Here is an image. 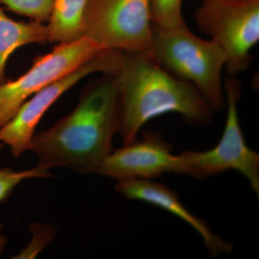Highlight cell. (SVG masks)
<instances>
[{
	"label": "cell",
	"instance_id": "cell-9",
	"mask_svg": "<svg viewBox=\"0 0 259 259\" xmlns=\"http://www.w3.org/2000/svg\"><path fill=\"white\" fill-rule=\"evenodd\" d=\"M157 131H144L142 138L112 151L97 175L115 180H154L163 174H183L180 155Z\"/></svg>",
	"mask_w": 259,
	"mask_h": 259
},
{
	"label": "cell",
	"instance_id": "cell-14",
	"mask_svg": "<svg viewBox=\"0 0 259 259\" xmlns=\"http://www.w3.org/2000/svg\"><path fill=\"white\" fill-rule=\"evenodd\" d=\"M53 177L49 170L37 165L31 169L15 171L10 167L0 168V203L6 202L13 190L23 181L34 178Z\"/></svg>",
	"mask_w": 259,
	"mask_h": 259
},
{
	"label": "cell",
	"instance_id": "cell-8",
	"mask_svg": "<svg viewBox=\"0 0 259 259\" xmlns=\"http://www.w3.org/2000/svg\"><path fill=\"white\" fill-rule=\"evenodd\" d=\"M104 51L87 37L69 44H58L49 54L35 58L31 68L18 79L1 83L0 129L34 94Z\"/></svg>",
	"mask_w": 259,
	"mask_h": 259
},
{
	"label": "cell",
	"instance_id": "cell-16",
	"mask_svg": "<svg viewBox=\"0 0 259 259\" xmlns=\"http://www.w3.org/2000/svg\"><path fill=\"white\" fill-rule=\"evenodd\" d=\"M32 239L30 244L13 258H34L47 245L50 244L56 235V229L49 224L33 223L30 225Z\"/></svg>",
	"mask_w": 259,
	"mask_h": 259
},
{
	"label": "cell",
	"instance_id": "cell-4",
	"mask_svg": "<svg viewBox=\"0 0 259 259\" xmlns=\"http://www.w3.org/2000/svg\"><path fill=\"white\" fill-rule=\"evenodd\" d=\"M151 0H88L83 36L103 50L152 56Z\"/></svg>",
	"mask_w": 259,
	"mask_h": 259
},
{
	"label": "cell",
	"instance_id": "cell-11",
	"mask_svg": "<svg viewBox=\"0 0 259 259\" xmlns=\"http://www.w3.org/2000/svg\"><path fill=\"white\" fill-rule=\"evenodd\" d=\"M49 42L47 25L39 22L15 21L0 8V84L6 81L5 67L17 49L32 44Z\"/></svg>",
	"mask_w": 259,
	"mask_h": 259
},
{
	"label": "cell",
	"instance_id": "cell-17",
	"mask_svg": "<svg viewBox=\"0 0 259 259\" xmlns=\"http://www.w3.org/2000/svg\"><path fill=\"white\" fill-rule=\"evenodd\" d=\"M3 229V224L0 223V255L3 254L4 253L7 243H8V238L2 233Z\"/></svg>",
	"mask_w": 259,
	"mask_h": 259
},
{
	"label": "cell",
	"instance_id": "cell-7",
	"mask_svg": "<svg viewBox=\"0 0 259 259\" xmlns=\"http://www.w3.org/2000/svg\"><path fill=\"white\" fill-rule=\"evenodd\" d=\"M122 63V52L104 51L71 72L44 87L19 109L0 129V143L8 145L13 157L30 150L35 130L46 112L64 93L90 75L117 74Z\"/></svg>",
	"mask_w": 259,
	"mask_h": 259
},
{
	"label": "cell",
	"instance_id": "cell-10",
	"mask_svg": "<svg viewBox=\"0 0 259 259\" xmlns=\"http://www.w3.org/2000/svg\"><path fill=\"white\" fill-rule=\"evenodd\" d=\"M115 190L125 198L146 202L180 218L199 234L210 256L233 252L234 245L213 233L208 225L192 214L181 202L178 194L166 185L153 180L131 179L118 180Z\"/></svg>",
	"mask_w": 259,
	"mask_h": 259
},
{
	"label": "cell",
	"instance_id": "cell-15",
	"mask_svg": "<svg viewBox=\"0 0 259 259\" xmlns=\"http://www.w3.org/2000/svg\"><path fill=\"white\" fill-rule=\"evenodd\" d=\"M0 5L16 14L44 23L50 18L53 0H0Z\"/></svg>",
	"mask_w": 259,
	"mask_h": 259
},
{
	"label": "cell",
	"instance_id": "cell-2",
	"mask_svg": "<svg viewBox=\"0 0 259 259\" xmlns=\"http://www.w3.org/2000/svg\"><path fill=\"white\" fill-rule=\"evenodd\" d=\"M122 54L117 74L120 97L118 134L123 146L138 139L146 122L164 114H179L194 125L210 122L214 110L192 83L172 74L150 54Z\"/></svg>",
	"mask_w": 259,
	"mask_h": 259
},
{
	"label": "cell",
	"instance_id": "cell-3",
	"mask_svg": "<svg viewBox=\"0 0 259 259\" xmlns=\"http://www.w3.org/2000/svg\"><path fill=\"white\" fill-rule=\"evenodd\" d=\"M152 56L172 74L196 87L214 111L225 108L221 74L226 57L217 42L197 37L187 25L153 27Z\"/></svg>",
	"mask_w": 259,
	"mask_h": 259
},
{
	"label": "cell",
	"instance_id": "cell-13",
	"mask_svg": "<svg viewBox=\"0 0 259 259\" xmlns=\"http://www.w3.org/2000/svg\"><path fill=\"white\" fill-rule=\"evenodd\" d=\"M182 0H151L153 27L169 29L186 25L182 15Z\"/></svg>",
	"mask_w": 259,
	"mask_h": 259
},
{
	"label": "cell",
	"instance_id": "cell-1",
	"mask_svg": "<svg viewBox=\"0 0 259 259\" xmlns=\"http://www.w3.org/2000/svg\"><path fill=\"white\" fill-rule=\"evenodd\" d=\"M120 118L117 74H104L84 89L72 112L34 135L30 150L46 169L64 167L81 175H97L112 153Z\"/></svg>",
	"mask_w": 259,
	"mask_h": 259
},
{
	"label": "cell",
	"instance_id": "cell-5",
	"mask_svg": "<svg viewBox=\"0 0 259 259\" xmlns=\"http://www.w3.org/2000/svg\"><path fill=\"white\" fill-rule=\"evenodd\" d=\"M194 17L224 51L229 74L245 71L259 40V0H203Z\"/></svg>",
	"mask_w": 259,
	"mask_h": 259
},
{
	"label": "cell",
	"instance_id": "cell-6",
	"mask_svg": "<svg viewBox=\"0 0 259 259\" xmlns=\"http://www.w3.org/2000/svg\"><path fill=\"white\" fill-rule=\"evenodd\" d=\"M225 87L228 113L221 139L208 151L181 153L183 175L203 180L233 170L245 177L258 198L259 153L248 147L240 125L237 107L239 85L233 78H226Z\"/></svg>",
	"mask_w": 259,
	"mask_h": 259
},
{
	"label": "cell",
	"instance_id": "cell-12",
	"mask_svg": "<svg viewBox=\"0 0 259 259\" xmlns=\"http://www.w3.org/2000/svg\"><path fill=\"white\" fill-rule=\"evenodd\" d=\"M88 0H53L48 21L49 42L69 44L83 37V18Z\"/></svg>",
	"mask_w": 259,
	"mask_h": 259
}]
</instances>
